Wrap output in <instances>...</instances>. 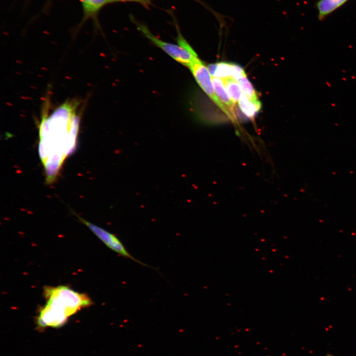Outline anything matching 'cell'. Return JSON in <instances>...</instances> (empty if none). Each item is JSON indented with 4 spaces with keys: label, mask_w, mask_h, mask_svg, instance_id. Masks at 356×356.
Segmentation results:
<instances>
[{
    "label": "cell",
    "mask_w": 356,
    "mask_h": 356,
    "mask_svg": "<svg viewBox=\"0 0 356 356\" xmlns=\"http://www.w3.org/2000/svg\"><path fill=\"white\" fill-rule=\"evenodd\" d=\"M80 102L67 100L50 114L44 112L39 125V154L46 181L55 180L66 158L75 150L79 131Z\"/></svg>",
    "instance_id": "obj_1"
},
{
    "label": "cell",
    "mask_w": 356,
    "mask_h": 356,
    "mask_svg": "<svg viewBox=\"0 0 356 356\" xmlns=\"http://www.w3.org/2000/svg\"><path fill=\"white\" fill-rule=\"evenodd\" d=\"M44 296L46 303L40 310L37 317V325L41 328L60 327L68 317L92 304L87 294L77 292L65 285L45 286Z\"/></svg>",
    "instance_id": "obj_2"
},
{
    "label": "cell",
    "mask_w": 356,
    "mask_h": 356,
    "mask_svg": "<svg viewBox=\"0 0 356 356\" xmlns=\"http://www.w3.org/2000/svg\"><path fill=\"white\" fill-rule=\"evenodd\" d=\"M136 26L137 29L152 43L160 48L174 60L189 67L192 61L198 55L192 47L182 36L178 33L177 42L178 45L162 41L155 36L147 26L134 19H132Z\"/></svg>",
    "instance_id": "obj_3"
},
{
    "label": "cell",
    "mask_w": 356,
    "mask_h": 356,
    "mask_svg": "<svg viewBox=\"0 0 356 356\" xmlns=\"http://www.w3.org/2000/svg\"><path fill=\"white\" fill-rule=\"evenodd\" d=\"M188 68L203 91L230 119L234 121V117L217 96L214 88L211 76L204 64L198 57H197L193 60Z\"/></svg>",
    "instance_id": "obj_4"
},
{
    "label": "cell",
    "mask_w": 356,
    "mask_h": 356,
    "mask_svg": "<svg viewBox=\"0 0 356 356\" xmlns=\"http://www.w3.org/2000/svg\"><path fill=\"white\" fill-rule=\"evenodd\" d=\"M81 222L86 225L107 247L125 258L132 260L142 266L153 267L139 261L132 256L125 247L120 239L113 233L87 220L79 218Z\"/></svg>",
    "instance_id": "obj_5"
},
{
    "label": "cell",
    "mask_w": 356,
    "mask_h": 356,
    "mask_svg": "<svg viewBox=\"0 0 356 356\" xmlns=\"http://www.w3.org/2000/svg\"><path fill=\"white\" fill-rule=\"evenodd\" d=\"M245 76L244 70L238 64L221 62L217 63V68L214 77L222 79L230 77L237 81Z\"/></svg>",
    "instance_id": "obj_6"
},
{
    "label": "cell",
    "mask_w": 356,
    "mask_h": 356,
    "mask_svg": "<svg viewBox=\"0 0 356 356\" xmlns=\"http://www.w3.org/2000/svg\"><path fill=\"white\" fill-rule=\"evenodd\" d=\"M349 0H319L316 3L319 20H321L342 6Z\"/></svg>",
    "instance_id": "obj_7"
},
{
    "label": "cell",
    "mask_w": 356,
    "mask_h": 356,
    "mask_svg": "<svg viewBox=\"0 0 356 356\" xmlns=\"http://www.w3.org/2000/svg\"><path fill=\"white\" fill-rule=\"evenodd\" d=\"M211 78L217 96L235 118L233 110L234 104L231 101L225 89H224L222 79L215 77H211Z\"/></svg>",
    "instance_id": "obj_8"
},
{
    "label": "cell",
    "mask_w": 356,
    "mask_h": 356,
    "mask_svg": "<svg viewBox=\"0 0 356 356\" xmlns=\"http://www.w3.org/2000/svg\"><path fill=\"white\" fill-rule=\"evenodd\" d=\"M238 105L244 114L249 118H254L261 109L260 101H252L244 93L240 96Z\"/></svg>",
    "instance_id": "obj_9"
},
{
    "label": "cell",
    "mask_w": 356,
    "mask_h": 356,
    "mask_svg": "<svg viewBox=\"0 0 356 356\" xmlns=\"http://www.w3.org/2000/svg\"><path fill=\"white\" fill-rule=\"evenodd\" d=\"M230 100L235 105L241 95V89L237 81L232 77L221 79Z\"/></svg>",
    "instance_id": "obj_10"
},
{
    "label": "cell",
    "mask_w": 356,
    "mask_h": 356,
    "mask_svg": "<svg viewBox=\"0 0 356 356\" xmlns=\"http://www.w3.org/2000/svg\"><path fill=\"white\" fill-rule=\"evenodd\" d=\"M83 8L84 18L95 16L100 9L110 0H80Z\"/></svg>",
    "instance_id": "obj_11"
},
{
    "label": "cell",
    "mask_w": 356,
    "mask_h": 356,
    "mask_svg": "<svg viewBox=\"0 0 356 356\" xmlns=\"http://www.w3.org/2000/svg\"><path fill=\"white\" fill-rule=\"evenodd\" d=\"M243 93L252 101H257L258 95L253 86L246 77H242L237 80Z\"/></svg>",
    "instance_id": "obj_12"
},
{
    "label": "cell",
    "mask_w": 356,
    "mask_h": 356,
    "mask_svg": "<svg viewBox=\"0 0 356 356\" xmlns=\"http://www.w3.org/2000/svg\"><path fill=\"white\" fill-rule=\"evenodd\" d=\"M217 68V63L209 64L208 67V70L211 77H214Z\"/></svg>",
    "instance_id": "obj_13"
},
{
    "label": "cell",
    "mask_w": 356,
    "mask_h": 356,
    "mask_svg": "<svg viewBox=\"0 0 356 356\" xmlns=\"http://www.w3.org/2000/svg\"><path fill=\"white\" fill-rule=\"evenodd\" d=\"M147 0H110V3L114 2H126V1H134V2H138L141 3H143L146 2Z\"/></svg>",
    "instance_id": "obj_14"
},
{
    "label": "cell",
    "mask_w": 356,
    "mask_h": 356,
    "mask_svg": "<svg viewBox=\"0 0 356 356\" xmlns=\"http://www.w3.org/2000/svg\"><path fill=\"white\" fill-rule=\"evenodd\" d=\"M326 356H332V355H330V354H328L326 355Z\"/></svg>",
    "instance_id": "obj_15"
}]
</instances>
